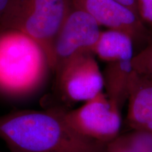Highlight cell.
<instances>
[{
    "instance_id": "16",
    "label": "cell",
    "mask_w": 152,
    "mask_h": 152,
    "mask_svg": "<svg viewBox=\"0 0 152 152\" xmlns=\"http://www.w3.org/2000/svg\"><path fill=\"white\" fill-rule=\"evenodd\" d=\"M0 152H2V151H0Z\"/></svg>"
},
{
    "instance_id": "10",
    "label": "cell",
    "mask_w": 152,
    "mask_h": 152,
    "mask_svg": "<svg viewBox=\"0 0 152 152\" xmlns=\"http://www.w3.org/2000/svg\"><path fill=\"white\" fill-rule=\"evenodd\" d=\"M134 41L124 32L109 29L101 31L94 49V54L106 63L132 60Z\"/></svg>"
},
{
    "instance_id": "4",
    "label": "cell",
    "mask_w": 152,
    "mask_h": 152,
    "mask_svg": "<svg viewBox=\"0 0 152 152\" xmlns=\"http://www.w3.org/2000/svg\"><path fill=\"white\" fill-rule=\"evenodd\" d=\"M54 73V93L43 99L45 109H70L74 104L85 103L103 92V74L92 53L74 55Z\"/></svg>"
},
{
    "instance_id": "12",
    "label": "cell",
    "mask_w": 152,
    "mask_h": 152,
    "mask_svg": "<svg viewBox=\"0 0 152 152\" xmlns=\"http://www.w3.org/2000/svg\"><path fill=\"white\" fill-rule=\"evenodd\" d=\"M133 69L152 79V41L146 48L133 56Z\"/></svg>"
},
{
    "instance_id": "13",
    "label": "cell",
    "mask_w": 152,
    "mask_h": 152,
    "mask_svg": "<svg viewBox=\"0 0 152 152\" xmlns=\"http://www.w3.org/2000/svg\"><path fill=\"white\" fill-rule=\"evenodd\" d=\"M138 14L144 23L152 28V0H136Z\"/></svg>"
},
{
    "instance_id": "15",
    "label": "cell",
    "mask_w": 152,
    "mask_h": 152,
    "mask_svg": "<svg viewBox=\"0 0 152 152\" xmlns=\"http://www.w3.org/2000/svg\"><path fill=\"white\" fill-rule=\"evenodd\" d=\"M11 0H0V22L5 14Z\"/></svg>"
},
{
    "instance_id": "7",
    "label": "cell",
    "mask_w": 152,
    "mask_h": 152,
    "mask_svg": "<svg viewBox=\"0 0 152 152\" xmlns=\"http://www.w3.org/2000/svg\"><path fill=\"white\" fill-rule=\"evenodd\" d=\"M72 3L92 16L99 26L124 32L134 42L145 37L147 30L139 14L115 0H72Z\"/></svg>"
},
{
    "instance_id": "1",
    "label": "cell",
    "mask_w": 152,
    "mask_h": 152,
    "mask_svg": "<svg viewBox=\"0 0 152 152\" xmlns=\"http://www.w3.org/2000/svg\"><path fill=\"white\" fill-rule=\"evenodd\" d=\"M0 138L14 152H104L106 145L76 132L57 108L1 115Z\"/></svg>"
},
{
    "instance_id": "8",
    "label": "cell",
    "mask_w": 152,
    "mask_h": 152,
    "mask_svg": "<svg viewBox=\"0 0 152 152\" xmlns=\"http://www.w3.org/2000/svg\"><path fill=\"white\" fill-rule=\"evenodd\" d=\"M127 102V125L131 130L152 132V79L134 70Z\"/></svg>"
},
{
    "instance_id": "6",
    "label": "cell",
    "mask_w": 152,
    "mask_h": 152,
    "mask_svg": "<svg viewBox=\"0 0 152 152\" xmlns=\"http://www.w3.org/2000/svg\"><path fill=\"white\" fill-rule=\"evenodd\" d=\"M99 26L90 14L73 6L55 39L53 73L74 55L81 53L94 54L101 33Z\"/></svg>"
},
{
    "instance_id": "9",
    "label": "cell",
    "mask_w": 152,
    "mask_h": 152,
    "mask_svg": "<svg viewBox=\"0 0 152 152\" xmlns=\"http://www.w3.org/2000/svg\"><path fill=\"white\" fill-rule=\"evenodd\" d=\"M133 71L132 60H123L107 63L102 73L104 93L121 110L128 101Z\"/></svg>"
},
{
    "instance_id": "11",
    "label": "cell",
    "mask_w": 152,
    "mask_h": 152,
    "mask_svg": "<svg viewBox=\"0 0 152 152\" xmlns=\"http://www.w3.org/2000/svg\"><path fill=\"white\" fill-rule=\"evenodd\" d=\"M104 152H152V132L130 130L106 144Z\"/></svg>"
},
{
    "instance_id": "2",
    "label": "cell",
    "mask_w": 152,
    "mask_h": 152,
    "mask_svg": "<svg viewBox=\"0 0 152 152\" xmlns=\"http://www.w3.org/2000/svg\"><path fill=\"white\" fill-rule=\"evenodd\" d=\"M52 73L43 49L26 34L0 28V94L21 99L37 94Z\"/></svg>"
},
{
    "instance_id": "14",
    "label": "cell",
    "mask_w": 152,
    "mask_h": 152,
    "mask_svg": "<svg viewBox=\"0 0 152 152\" xmlns=\"http://www.w3.org/2000/svg\"><path fill=\"white\" fill-rule=\"evenodd\" d=\"M115 1H117L120 3L123 4L125 5V7H128V8L132 9V11H134V12L137 13L138 14L136 0H115Z\"/></svg>"
},
{
    "instance_id": "3",
    "label": "cell",
    "mask_w": 152,
    "mask_h": 152,
    "mask_svg": "<svg viewBox=\"0 0 152 152\" xmlns=\"http://www.w3.org/2000/svg\"><path fill=\"white\" fill-rule=\"evenodd\" d=\"M73 8L72 0H11L0 28L18 30L43 49L53 73L57 34Z\"/></svg>"
},
{
    "instance_id": "5",
    "label": "cell",
    "mask_w": 152,
    "mask_h": 152,
    "mask_svg": "<svg viewBox=\"0 0 152 152\" xmlns=\"http://www.w3.org/2000/svg\"><path fill=\"white\" fill-rule=\"evenodd\" d=\"M57 109L73 130L95 141L107 144L121 133V110L104 92L77 109Z\"/></svg>"
}]
</instances>
